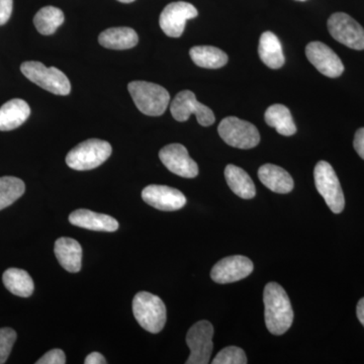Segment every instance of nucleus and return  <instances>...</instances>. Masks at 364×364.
I'll list each match as a JSON object with an SVG mask.
<instances>
[{
    "mask_svg": "<svg viewBox=\"0 0 364 364\" xmlns=\"http://www.w3.org/2000/svg\"><path fill=\"white\" fill-rule=\"evenodd\" d=\"M263 301L268 331L277 336L284 334L294 322V311L287 291L277 282H269L265 287Z\"/></svg>",
    "mask_w": 364,
    "mask_h": 364,
    "instance_id": "nucleus-1",
    "label": "nucleus"
},
{
    "mask_svg": "<svg viewBox=\"0 0 364 364\" xmlns=\"http://www.w3.org/2000/svg\"><path fill=\"white\" fill-rule=\"evenodd\" d=\"M128 90L139 111L146 116H162L168 107L170 95L161 85L147 81H132Z\"/></svg>",
    "mask_w": 364,
    "mask_h": 364,
    "instance_id": "nucleus-2",
    "label": "nucleus"
},
{
    "mask_svg": "<svg viewBox=\"0 0 364 364\" xmlns=\"http://www.w3.org/2000/svg\"><path fill=\"white\" fill-rule=\"evenodd\" d=\"M133 313L136 322L146 331L157 334L166 324V306L159 296L141 291L133 299Z\"/></svg>",
    "mask_w": 364,
    "mask_h": 364,
    "instance_id": "nucleus-3",
    "label": "nucleus"
},
{
    "mask_svg": "<svg viewBox=\"0 0 364 364\" xmlns=\"http://www.w3.org/2000/svg\"><path fill=\"white\" fill-rule=\"evenodd\" d=\"M112 152L111 144L100 139H90L79 144L67 154L66 163L70 168L85 171L100 166Z\"/></svg>",
    "mask_w": 364,
    "mask_h": 364,
    "instance_id": "nucleus-4",
    "label": "nucleus"
},
{
    "mask_svg": "<svg viewBox=\"0 0 364 364\" xmlns=\"http://www.w3.org/2000/svg\"><path fill=\"white\" fill-rule=\"evenodd\" d=\"M21 71L28 80L57 95H68L71 91L68 77L56 67H46L38 61L21 64Z\"/></svg>",
    "mask_w": 364,
    "mask_h": 364,
    "instance_id": "nucleus-5",
    "label": "nucleus"
},
{
    "mask_svg": "<svg viewBox=\"0 0 364 364\" xmlns=\"http://www.w3.org/2000/svg\"><path fill=\"white\" fill-rule=\"evenodd\" d=\"M225 143L238 149H252L260 143V134L253 124L236 117L222 119L218 128Z\"/></svg>",
    "mask_w": 364,
    "mask_h": 364,
    "instance_id": "nucleus-6",
    "label": "nucleus"
},
{
    "mask_svg": "<svg viewBox=\"0 0 364 364\" xmlns=\"http://www.w3.org/2000/svg\"><path fill=\"white\" fill-rule=\"evenodd\" d=\"M315 184L317 191L324 198L328 207L334 214L343 212L345 198L343 191L336 172L331 165L326 161H320L314 170Z\"/></svg>",
    "mask_w": 364,
    "mask_h": 364,
    "instance_id": "nucleus-7",
    "label": "nucleus"
},
{
    "mask_svg": "<svg viewBox=\"0 0 364 364\" xmlns=\"http://www.w3.org/2000/svg\"><path fill=\"white\" fill-rule=\"evenodd\" d=\"M170 112L177 122L188 121L191 114H196L198 124L203 127L212 126L215 121L214 112L198 102L195 93L191 90H182L174 97L170 105Z\"/></svg>",
    "mask_w": 364,
    "mask_h": 364,
    "instance_id": "nucleus-8",
    "label": "nucleus"
},
{
    "mask_svg": "<svg viewBox=\"0 0 364 364\" xmlns=\"http://www.w3.org/2000/svg\"><path fill=\"white\" fill-rule=\"evenodd\" d=\"M213 336H214V327L208 321H200L196 323L186 335V344L191 349V355L186 363L188 364H207L210 363L212 355Z\"/></svg>",
    "mask_w": 364,
    "mask_h": 364,
    "instance_id": "nucleus-9",
    "label": "nucleus"
},
{
    "mask_svg": "<svg viewBox=\"0 0 364 364\" xmlns=\"http://www.w3.org/2000/svg\"><path fill=\"white\" fill-rule=\"evenodd\" d=\"M328 30L337 42L353 50H364V28L350 16L344 13L332 14Z\"/></svg>",
    "mask_w": 364,
    "mask_h": 364,
    "instance_id": "nucleus-10",
    "label": "nucleus"
},
{
    "mask_svg": "<svg viewBox=\"0 0 364 364\" xmlns=\"http://www.w3.org/2000/svg\"><path fill=\"white\" fill-rule=\"evenodd\" d=\"M198 14V9L188 2H172L160 14V28L170 38L181 37L186 21L196 18Z\"/></svg>",
    "mask_w": 364,
    "mask_h": 364,
    "instance_id": "nucleus-11",
    "label": "nucleus"
},
{
    "mask_svg": "<svg viewBox=\"0 0 364 364\" xmlns=\"http://www.w3.org/2000/svg\"><path fill=\"white\" fill-rule=\"evenodd\" d=\"M159 158L164 166L172 173L195 178L198 174V166L195 160L189 156L188 151L181 144H170L159 152Z\"/></svg>",
    "mask_w": 364,
    "mask_h": 364,
    "instance_id": "nucleus-12",
    "label": "nucleus"
},
{
    "mask_svg": "<svg viewBox=\"0 0 364 364\" xmlns=\"http://www.w3.org/2000/svg\"><path fill=\"white\" fill-rule=\"evenodd\" d=\"M253 269L252 261L245 256H229L215 263L210 272V277L217 284H231L246 279Z\"/></svg>",
    "mask_w": 364,
    "mask_h": 364,
    "instance_id": "nucleus-13",
    "label": "nucleus"
},
{
    "mask_svg": "<svg viewBox=\"0 0 364 364\" xmlns=\"http://www.w3.org/2000/svg\"><path fill=\"white\" fill-rule=\"evenodd\" d=\"M306 56L318 72L330 78H337L344 72L341 59L324 43L312 42L306 47Z\"/></svg>",
    "mask_w": 364,
    "mask_h": 364,
    "instance_id": "nucleus-14",
    "label": "nucleus"
},
{
    "mask_svg": "<svg viewBox=\"0 0 364 364\" xmlns=\"http://www.w3.org/2000/svg\"><path fill=\"white\" fill-rule=\"evenodd\" d=\"M142 198L151 207L163 212H174L186 205V196L181 191L166 186H148L143 189Z\"/></svg>",
    "mask_w": 364,
    "mask_h": 364,
    "instance_id": "nucleus-15",
    "label": "nucleus"
},
{
    "mask_svg": "<svg viewBox=\"0 0 364 364\" xmlns=\"http://www.w3.org/2000/svg\"><path fill=\"white\" fill-rule=\"evenodd\" d=\"M69 222L74 226L91 231L114 232L119 229V223L114 218L109 215L98 214L85 208L71 213L69 215Z\"/></svg>",
    "mask_w": 364,
    "mask_h": 364,
    "instance_id": "nucleus-16",
    "label": "nucleus"
},
{
    "mask_svg": "<svg viewBox=\"0 0 364 364\" xmlns=\"http://www.w3.org/2000/svg\"><path fill=\"white\" fill-rule=\"evenodd\" d=\"M54 252L60 264L67 272H80L82 248L77 241L67 237H61L55 242Z\"/></svg>",
    "mask_w": 364,
    "mask_h": 364,
    "instance_id": "nucleus-17",
    "label": "nucleus"
},
{
    "mask_svg": "<svg viewBox=\"0 0 364 364\" xmlns=\"http://www.w3.org/2000/svg\"><path fill=\"white\" fill-rule=\"evenodd\" d=\"M260 181L273 193H289L294 189V179L291 174L274 164H264L258 170Z\"/></svg>",
    "mask_w": 364,
    "mask_h": 364,
    "instance_id": "nucleus-18",
    "label": "nucleus"
},
{
    "mask_svg": "<svg viewBox=\"0 0 364 364\" xmlns=\"http://www.w3.org/2000/svg\"><path fill=\"white\" fill-rule=\"evenodd\" d=\"M31 114L30 105L25 100L14 98L0 107V131L14 130L25 123Z\"/></svg>",
    "mask_w": 364,
    "mask_h": 364,
    "instance_id": "nucleus-19",
    "label": "nucleus"
},
{
    "mask_svg": "<svg viewBox=\"0 0 364 364\" xmlns=\"http://www.w3.org/2000/svg\"><path fill=\"white\" fill-rule=\"evenodd\" d=\"M258 54L263 63L272 69L282 68L286 61L282 43L272 32H264L261 35Z\"/></svg>",
    "mask_w": 364,
    "mask_h": 364,
    "instance_id": "nucleus-20",
    "label": "nucleus"
},
{
    "mask_svg": "<svg viewBox=\"0 0 364 364\" xmlns=\"http://www.w3.org/2000/svg\"><path fill=\"white\" fill-rule=\"evenodd\" d=\"M225 177L229 188L239 198L251 200L256 196L255 184L245 170L233 164L227 165Z\"/></svg>",
    "mask_w": 364,
    "mask_h": 364,
    "instance_id": "nucleus-21",
    "label": "nucleus"
},
{
    "mask_svg": "<svg viewBox=\"0 0 364 364\" xmlns=\"http://www.w3.org/2000/svg\"><path fill=\"white\" fill-rule=\"evenodd\" d=\"M98 42L107 49L127 50L138 44L139 37L133 28H111L100 33Z\"/></svg>",
    "mask_w": 364,
    "mask_h": 364,
    "instance_id": "nucleus-22",
    "label": "nucleus"
},
{
    "mask_svg": "<svg viewBox=\"0 0 364 364\" xmlns=\"http://www.w3.org/2000/svg\"><path fill=\"white\" fill-rule=\"evenodd\" d=\"M193 63L205 69H219L228 63V55L213 46H196L189 51Z\"/></svg>",
    "mask_w": 364,
    "mask_h": 364,
    "instance_id": "nucleus-23",
    "label": "nucleus"
},
{
    "mask_svg": "<svg viewBox=\"0 0 364 364\" xmlns=\"http://www.w3.org/2000/svg\"><path fill=\"white\" fill-rule=\"evenodd\" d=\"M4 287L14 296L28 298L32 296L35 284L33 279L26 270L9 268L2 275Z\"/></svg>",
    "mask_w": 364,
    "mask_h": 364,
    "instance_id": "nucleus-24",
    "label": "nucleus"
},
{
    "mask_svg": "<svg viewBox=\"0 0 364 364\" xmlns=\"http://www.w3.org/2000/svg\"><path fill=\"white\" fill-rule=\"evenodd\" d=\"M264 117L268 126L274 128L280 135L289 136L296 133V124L286 105H270L265 112Z\"/></svg>",
    "mask_w": 364,
    "mask_h": 364,
    "instance_id": "nucleus-25",
    "label": "nucleus"
},
{
    "mask_svg": "<svg viewBox=\"0 0 364 364\" xmlns=\"http://www.w3.org/2000/svg\"><path fill=\"white\" fill-rule=\"evenodd\" d=\"M65 21L63 11L58 7L45 6L41 9L35 18L33 25L41 35H53Z\"/></svg>",
    "mask_w": 364,
    "mask_h": 364,
    "instance_id": "nucleus-26",
    "label": "nucleus"
},
{
    "mask_svg": "<svg viewBox=\"0 0 364 364\" xmlns=\"http://www.w3.org/2000/svg\"><path fill=\"white\" fill-rule=\"evenodd\" d=\"M25 191V182L18 177H0V210L16 203Z\"/></svg>",
    "mask_w": 364,
    "mask_h": 364,
    "instance_id": "nucleus-27",
    "label": "nucleus"
},
{
    "mask_svg": "<svg viewBox=\"0 0 364 364\" xmlns=\"http://www.w3.org/2000/svg\"><path fill=\"white\" fill-rule=\"evenodd\" d=\"M245 352L237 346H229L217 354L213 364H246L247 363Z\"/></svg>",
    "mask_w": 364,
    "mask_h": 364,
    "instance_id": "nucleus-28",
    "label": "nucleus"
},
{
    "mask_svg": "<svg viewBox=\"0 0 364 364\" xmlns=\"http://www.w3.org/2000/svg\"><path fill=\"white\" fill-rule=\"evenodd\" d=\"M16 340V333L11 328L0 329V364L6 363L9 354L13 350L14 342Z\"/></svg>",
    "mask_w": 364,
    "mask_h": 364,
    "instance_id": "nucleus-29",
    "label": "nucleus"
},
{
    "mask_svg": "<svg viewBox=\"0 0 364 364\" xmlns=\"http://www.w3.org/2000/svg\"><path fill=\"white\" fill-rule=\"evenodd\" d=\"M37 364H65L66 356L65 353L61 349H52L44 354L36 363Z\"/></svg>",
    "mask_w": 364,
    "mask_h": 364,
    "instance_id": "nucleus-30",
    "label": "nucleus"
},
{
    "mask_svg": "<svg viewBox=\"0 0 364 364\" xmlns=\"http://www.w3.org/2000/svg\"><path fill=\"white\" fill-rule=\"evenodd\" d=\"M14 0H0V26L6 25L13 14Z\"/></svg>",
    "mask_w": 364,
    "mask_h": 364,
    "instance_id": "nucleus-31",
    "label": "nucleus"
},
{
    "mask_svg": "<svg viewBox=\"0 0 364 364\" xmlns=\"http://www.w3.org/2000/svg\"><path fill=\"white\" fill-rule=\"evenodd\" d=\"M353 146L356 153L364 160V128L359 129L356 132Z\"/></svg>",
    "mask_w": 364,
    "mask_h": 364,
    "instance_id": "nucleus-32",
    "label": "nucleus"
},
{
    "mask_svg": "<svg viewBox=\"0 0 364 364\" xmlns=\"http://www.w3.org/2000/svg\"><path fill=\"white\" fill-rule=\"evenodd\" d=\"M85 364H105L107 363V360H105V356L102 354H100V352H92L90 355L86 356Z\"/></svg>",
    "mask_w": 364,
    "mask_h": 364,
    "instance_id": "nucleus-33",
    "label": "nucleus"
},
{
    "mask_svg": "<svg viewBox=\"0 0 364 364\" xmlns=\"http://www.w3.org/2000/svg\"><path fill=\"white\" fill-rule=\"evenodd\" d=\"M356 314H358V320L360 321L364 327V298L358 301Z\"/></svg>",
    "mask_w": 364,
    "mask_h": 364,
    "instance_id": "nucleus-34",
    "label": "nucleus"
},
{
    "mask_svg": "<svg viewBox=\"0 0 364 364\" xmlns=\"http://www.w3.org/2000/svg\"><path fill=\"white\" fill-rule=\"evenodd\" d=\"M117 1L123 2V4H131V2H134L135 0H117Z\"/></svg>",
    "mask_w": 364,
    "mask_h": 364,
    "instance_id": "nucleus-35",
    "label": "nucleus"
},
{
    "mask_svg": "<svg viewBox=\"0 0 364 364\" xmlns=\"http://www.w3.org/2000/svg\"><path fill=\"white\" fill-rule=\"evenodd\" d=\"M298 1H306V0H298Z\"/></svg>",
    "mask_w": 364,
    "mask_h": 364,
    "instance_id": "nucleus-36",
    "label": "nucleus"
}]
</instances>
